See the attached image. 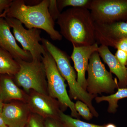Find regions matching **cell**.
<instances>
[{"instance_id": "2e32d148", "label": "cell", "mask_w": 127, "mask_h": 127, "mask_svg": "<svg viewBox=\"0 0 127 127\" xmlns=\"http://www.w3.org/2000/svg\"><path fill=\"white\" fill-rule=\"evenodd\" d=\"M19 69V64L11 54L0 47V75L15 76Z\"/></svg>"}, {"instance_id": "d6a6232c", "label": "cell", "mask_w": 127, "mask_h": 127, "mask_svg": "<svg viewBox=\"0 0 127 127\" xmlns=\"http://www.w3.org/2000/svg\"></svg>"}, {"instance_id": "5bb4252c", "label": "cell", "mask_w": 127, "mask_h": 127, "mask_svg": "<svg viewBox=\"0 0 127 127\" xmlns=\"http://www.w3.org/2000/svg\"><path fill=\"white\" fill-rule=\"evenodd\" d=\"M100 58L107 65L110 72L118 78L119 87H127V67L122 65L109 50L108 46L101 45L97 51Z\"/></svg>"}, {"instance_id": "cb8c5ba5", "label": "cell", "mask_w": 127, "mask_h": 127, "mask_svg": "<svg viewBox=\"0 0 127 127\" xmlns=\"http://www.w3.org/2000/svg\"><path fill=\"white\" fill-rule=\"evenodd\" d=\"M115 55L116 58L122 65L127 67V53L122 50H117Z\"/></svg>"}, {"instance_id": "4316f807", "label": "cell", "mask_w": 127, "mask_h": 127, "mask_svg": "<svg viewBox=\"0 0 127 127\" xmlns=\"http://www.w3.org/2000/svg\"><path fill=\"white\" fill-rule=\"evenodd\" d=\"M0 127H8L2 119L1 116H0Z\"/></svg>"}, {"instance_id": "277c9868", "label": "cell", "mask_w": 127, "mask_h": 127, "mask_svg": "<svg viewBox=\"0 0 127 127\" xmlns=\"http://www.w3.org/2000/svg\"><path fill=\"white\" fill-rule=\"evenodd\" d=\"M42 61L46 71L48 95L58 100L66 109L69 108L72 117L79 119L80 116L75 109V103L67 94L65 80L59 72L53 58L46 50Z\"/></svg>"}, {"instance_id": "f546056e", "label": "cell", "mask_w": 127, "mask_h": 127, "mask_svg": "<svg viewBox=\"0 0 127 127\" xmlns=\"http://www.w3.org/2000/svg\"><path fill=\"white\" fill-rule=\"evenodd\" d=\"M0 17H4V18H5V17L3 16H0Z\"/></svg>"}, {"instance_id": "d6986e66", "label": "cell", "mask_w": 127, "mask_h": 127, "mask_svg": "<svg viewBox=\"0 0 127 127\" xmlns=\"http://www.w3.org/2000/svg\"><path fill=\"white\" fill-rule=\"evenodd\" d=\"M58 7L60 11L61 12L67 6L72 7L90 9L92 0H57Z\"/></svg>"}, {"instance_id": "8992f818", "label": "cell", "mask_w": 127, "mask_h": 127, "mask_svg": "<svg viewBox=\"0 0 127 127\" xmlns=\"http://www.w3.org/2000/svg\"><path fill=\"white\" fill-rule=\"evenodd\" d=\"M15 60L20 66L18 72L14 76L17 85L27 93L33 91L48 95L46 71L42 62L35 60L31 62L19 59Z\"/></svg>"}, {"instance_id": "5b68a950", "label": "cell", "mask_w": 127, "mask_h": 127, "mask_svg": "<svg viewBox=\"0 0 127 127\" xmlns=\"http://www.w3.org/2000/svg\"><path fill=\"white\" fill-rule=\"evenodd\" d=\"M87 71V91L89 94L96 96L102 93L111 95L118 88L117 79H114L112 73L107 70L97 51L90 57Z\"/></svg>"}, {"instance_id": "7c38bea8", "label": "cell", "mask_w": 127, "mask_h": 127, "mask_svg": "<svg viewBox=\"0 0 127 127\" xmlns=\"http://www.w3.org/2000/svg\"><path fill=\"white\" fill-rule=\"evenodd\" d=\"M31 113L27 103L18 101L4 104L1 117L8 127H25Z\"/></svg>"}, {"instance_id": "ba28073f", "label": "cell", "mask_w": 127, "mask_h": 127, "mask_svg": "<svg viewBox=\"0 0 127 127\" xmlns=\"http://www.w3.org/2000/svg\"><path fill=\"white\" fill-rule=\"evenodd\" d=\"M89 10L95 23L127 22V0H92Z\"/></svg>"}, {"instance_id": "8fae6325", "label": "cell", "mask_w": 127, "mask_h": 127, "mask_svg": "<svg viewBox=\"0 0 127 127\" xmlns=\"http://www.w3.org/2000/svg\"><path fill=\"white\" fill-rule=\"evenodd\" d=\"M71 58L74 63V68L77 72V81L82 88L87 91L86 73L87 70L90 57L97 51L99 46L97 42L92 45L76 47L74 45Z\"/></svg>"}, {"instance_id": "3957f363", "label": "cell", "mask_w": 127, "mask_h": 127, "mask_svg": "<svg viewBox=\"0 0 127 127\" xmlns=\"http://www.w3.org/2000/svg\"><path fill=\"white\" fill-rule=\"evenodd\" d=\"M41 42L46 50L54 59L59 72L67 82L71 99L80 100L86 103L93 116L97 117L99 114L92 104L93 100L96 96L89 94L78 84L77 74L75 68L71 65L68 55L45 38H42Z\"/></svg>"}, {"instance_id": "7402d4cb", "label": "cell", "mask_w": 127, "mask_h": 127, "mask_svg": "<svg viewBox=\"0 0 127 127\" xmlns=\"http://www.w3.org/2000/svg\"><path fill=\"white\" fill-rule=\"evenodd\" d=\"M48 9L50 15L53 21H55L57 20L61 13L58 9L57 0H50Z\"/></svg>"}, {"instance_id": "44dd1931", "label": "cell", "mask_w": 127, "mask_h": 127, "mask_svg": "<svg viewBox=\"0 0 127 127\" xmlns=\"http://www.w3.org/2000/svg\"><path fill=\"white\" fill-rule=\"evenodd\" d=\"M27 124L29 127H46L45 119L40 116L32 113L30 115Z\"/></svg>"}, {"instance_id": "7a4b0ae2", "label": "cell", "mask_w": 127, "mask_h": 127, "mask_svg": "<svg viewBox=\"0 0 127 127\" xmlns=\"http://www.w3.org/2000/svg\"><path fill=\"white\" fill-rule=\"evenodd\" d=\"M50 0H43L36 5H27L23 0H13L7 10L6 17L15 18L28 29L43 30L53 40L62 39L60 32L55 30V21L48 11Z\"/></svg>"}, {"instance_id": "1f68e13d", "label": "cell", "mask_w": 127, "mask_h": 127, "mask_svg": "<svg viewBox=\"0 0 127 127\" xmlns=\"http://www.w3.org/2000/svg\"></svg>"}, {"instance_id": "603a6c76", "label": "cell", "mask_w": 127, "mask_h": 127, "mask_svg": "<svg viewBox=\"0 0 127 127\" xmlns=\"http://www.w3.org/2000/svg\"><path fill=\"white\" fill-rule=\"evenodd\" d=\"M13 0H0V16L6 17L7 10L9 8Z\"/></svg>"}, {"instance_id": "ac0fdd59", "label": "cell", "mask_w": 127, "mask_h": 127, "mask_svg": "<svg viewBox=\"0 0 127 127\" xmlns=\"http://www.w3.org/2000/svg\"><path fill=\"white\" fill-rule=\"evenodd\" d=\"M59 120L64 127H105V125H98L83 122L65 114L62 112L59 116Z\"/></svg>"}, {"instance_id": "9c48e42d", "label": "cell", "mask_w": 127, "mask_h": 127, "mask_svg": "<svg viewBox=\"0 0 127 127\" xmlns=\"http://www.w3.org/2000/svg\"><path fill=\"white\" fill-rule=\"evenodd\" d=\"M30 92L27 101L30 111L44 119H59L60 113L66 109L58 100L49 95L33 91Z\"/></svg>"}, {"instance_id": "d4e9b609", "label": "cell", "mask_w": 127, "mask_h": 127, "mask_svg": "<svg viewBox=\"0 0 127 127\" xmlns=\"http://www.w3.org/2000/svg\"><path fill=\"white\" fill-rule=\"evenodd\" d=\"M46 127H64L59 119H45Z\"/></svg>"}, {"instance_id": "484cf974", "label": "cell", "mask_w": 127, "mask_h": 127, "mask_svg": "<svg viewBox=\"0 0 127 127\" xmlns=\"http://www.w3.org/2000/svg\"><path fill=\"white\" fill-rule=\"evenodd\" d=\"M114 48L117 50H122L127 53V38L119 41L116 43Z\"/></svg>"}, {"instance_id": "ffe728a7", "label": "cell", "mask_w": 127, "mask_h": 127, "mask_svg": "<svg viewBox=\"0 0 127 127\" xmlns=\"http://www.w3.org/2000/svg\"><path fill=\"white\" fill-rule=\"evenodd\" d=\"M75 108L79 116L87 120H91L93 117L88 106L86 103L80 100H77L75 103Z\"/></svg>"}, {"instance_id": "83f0119b", "label": "cell", "mask_w": 127, "mask_h": 127, "mask_svg": "<svg viewBox=\"0 0 127 127\" xmlns=\"http://www.w3.org/2000/svg\"><path fill=\"white\" fill-rule=\"evenodd\" d=\"M4 103H3V102L0 100V116L1 115L2 113V109H3V106Z\"/></svg>"}, {"instance_id": "4dcf8cb0", "label": "cell", "mask_w": 127, "mask_h": 127, "mask_svg": "<svg viewBox=\"0 0 127 127\" xmlns=\"http://www.w3.org/2000/svg\"></svg>"}, {"instance_id": "30bf717a", "label": "cell", "mask_w": 127, "mask_h": 127, "mask_svg": "<svg viewBox=\"0 0 127 127\" xmlns=\"http://www.w3.org/2000/svg\"><path fill=\"white\" fill-rule=\"evenodd\" d=\"M95 25L96 40L101 45L114 48L118 42L127 38V22L95 23Z\"/></svg>"}, {"instance_id": "52a82bcc", "label": "cell", "mask_w": 127, "mask_h": 127, "mask_svg": "<svg viewBox=\"0 0 127 127\" xmlns=\"http://www.w3.org/2000/svg\"><path fill=\"white\" fill-rule=\"evenodd\" d=\"M11 28L16 40L21 45L23 50L29 52L31 55L32 60L42 61V56L46 50L41 42L40 30L36 28L25 29L23 24L15 18L6 17L5 18Z\"/></svg>"}, {"instance_id": "9a60e30c", "label": "cell", "mask_w": 127, "mask_h": 127, "mask_svg": "<svg viewBox=\"0 0 127 127\" xmlns=\"http://www.w3.org/2000/svg\"><path fill=\"white\" fill-rule=\"evenodd\" d=\"M2 75L0 77V100L2 102L16 100L27 103L28 95L17 86L11 77Z\"/></svg>"}, {"instance_id": "6da1fadb", "label": "cell", "mask_w": 127, "mask_h": 127, "mask_svg": "<svg viewBox=\"0 0 127 127\" xmlns=\"http://www.w3.org/2000/svg\"><path fill=\"white\" fill-rule=\"evenodd\" d=\"M60 34L76 47L96 43L95 22L88 9L71 7L61 13L57 20Z\"/></svg>"}, {"instance_id": "f1b7e54d", "label": "cell", "mask_w": 127, "mask_h": 127, "mask_svg": "<svg viewBox=\"0 0 127 127\" xmlns=\"http://www.w3.org/2000/svg\"><path fill=\"white\" fill-rule=\"evenodd\" d=\"M25 127H28V124H27V125H26V126H25Z\"/></svg>"}, {"instance_id": "e0dca14e", "label": "cell", "mask_w": 127, "mask_h": 127, "mask_svg": "<svg viewBox=\"0 0 127 127\" xmlns=\"http://www.w3.org/2000/svg\"><path fill=\"white\" fill-rule=\"evenodd\" d=\"M118 91L113 94L108 96H102L95 97V100L97 103L103 101H107L108 103L107 111L111 113H115L118 107V102L119 100L127 98V87L119 88Z\"/></svg>"}, {"instance_id": "4fadbf2b", "label": "cell", "mask_w": 127, "mask_h": 127, "mask_svg": "<svg viewBox=\"0 0 127 127\" xmlns=\"http://www.w3.org/2000/svg\"><path fill=\"white\" fill-rule=\"evenodd\" d=\"M10 28L5 18L0 17V47L10 53L15 59L32 61V58L31 53L18 45Z\"/></svg>"}]
</instances>
